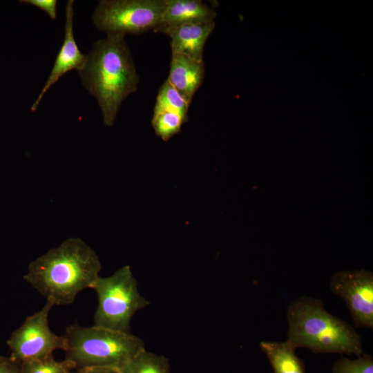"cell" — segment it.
I'll return each instance as SVG.
<instances>
[{
	"instance_id": "cell-21",
	"label": "cell",
	"mask_w": 373,
	"mask_h": 373,
	"mask_svg": "<svg viewBox=\"0 0 373 373\" xmlns=\"http://www.w3.org/2000/svg\"><path fill=\"white\" fill-rule=\"evenodd\" d=\"M77 373H122V370L115 367H89L77 370Z\"/></svg>"
},
{
	"instance_id": "cell-7",
	"label": "cell",
	"mask_w": 373,
	"mask_h": 373,
	"mask_svg": "<svg viewBox=\"0 0 373 373\" xmlns=\"http://www.w3.org/2000/svg\"><path fill=\"white\" fill-rule=\"evenodd\" d=\"M53 306L46 300L41 309L28 316L12 333L7 345L12 358L22 362L52 355L56 350H64V336L56 335L48 324L49 313Z\"/></svg>"
},
{
	"instance_id": "cell-6",
	"label": "cell",
	"mask_w": 373,
	"mask_h": 373,
	"mask_svg": "<svg viewBox=\"0 0 373 373\" xmlns=\"http://www.w3.org/2000/svg\"><path fill=\"white\" fill-rule=\"evenodd\" d=\"M165 0H101L92 21L106 35H141L157 27Z\"/></svg>"
},
{
	"instance_id": "cell-20",
	"label": "cell",
	"mask_w": 373,
	"mask_h": 373,
	"mask_svg": "<svg viewBox=\"0 0 373 373\" xmlns=\"http://www.w3.org/2000/svg\"><path fill=\"white\" fill-rule=\"evenodd\" d=\"M0 373H21V362L10 356H0Z\"/></svg>"
},
{
	"instance_id": "cell-22",
	"label": "cell",
	"mask_w": 373,
	"mask_h": 373,
	"mask_svg": "<svg viewBox=\"0 0 373 373\" xmlns=\"http://www.w3.org/2000/svg\"><path fill=\"white\" fill-rule=\"evenodd\" d=\"M70 373H73V372H71ZM75 373H77V372H75Z\"/></svg>"
},
{
	"instance_id": "cell-3",
	"label": "cell",
	"mask_w": 373,
	"mask_h": 373,
	"mask_svg": "<svg viewBox=\"0 0 373 373\" xmlns=\"http://www.w3.org/2000/svg\"><path fill=\"white\" fill-rule=\"evenodd\" d=\"M287 319V340L295 349L357 356L363 353L361 336L344 320L325 310L320 299L306 296L298 298L288 306Z\"/></svg>"
},
{
	"instance_id": "cell-16",
	"label": "cell",
	"mask_w": 373,
	"mask_h": 373,
	"mask_svg": "<svg viewBox=\"0 0 373 373\" xmlns=\"http://www.w3.org/2000/svg\"><path fill=\"white\" fill-rule=\"evenodd\" d=\"M21 373H70L73 363L66 359L57 361L52 354L21 362Z\"/></svg>"
},
{
	"instance_id": "cell-12",
	"label": "cell",
	"mask_w": 373,
	"mask_h": 373,
	"mask_svg": "<svg viewBox=\"0 0 373 373\" xmlns=\"http://www.w3.org/2000/svg\"><path fill=\"white\" fill-rule=\"evenodd\" d=\"M165 3L155 32L183 23L213 21L216 17V12L200 0H165Z\"/></svg>"
},
{
	"instance_id": "cell-14",
	"label": "cell",
	"mask_w": 373,
	"mask_h": 373,
	"mask_svg": "<svg viewBox=\"0 0 373 373\" xmlns=\"http://www.w3.org/2000/svg\"><path fill=\"white\" fill-rule=\"evenodd\" d=\"M189 104L166 79L159 89L153 115L172 112L180 115L186 122Z\"/></svg>"
},
{
	"instance_id": "cell-5",
	"label": "cell",
	"mask_w": 373,
	"mask_h": 373,
	"mask_svg": "<svg viewBox=\"0 0 373 373\" xmlns=\"http://www.w3.org/2000/svg\"><path fill=\"white\" fill-rule=\"evenodd\" d=\"M91 289L95 290L98 300L93 316L95 326L130 332L133 315L150 303L140 294L137 282L128 265L123 266L109 276H99Z\"/></svg>"
},
{
	"instance_id": "cell-2",
	"label": "cell",
	"mask_w": 373,
	"mask_h": 373,
	"mask_svg": "<svg viewBox=\"0 0 373 373\" xmlns=\"http://www.w3.org/2000/svg\"><path fill=\"white\" fill-rule=\"evenodd\" d=\"M123 35H106L93 44L79 74L94 96L105 125H113L123 101L137 90L140 82L129 47Z\"/></svg>"
},
{
	"instance_id": "cell-9",
	"label": "cell",
	"mask_w": 373,
	"mask_h": 373,
	"mask_svg": "<svg viewBox=\"0 0 373 373\" xmlns=\"http://www.w3.org/2000/svg\"><path fill=\"white\" fill-rule=\"evenodd\" d=\"M73 4L74 1L73 0L67 1L66 6L64 39L55 58L50 75L30 108L32 112L37 110L43 97L53 84L68 72L75 69L78 71L81 70L86 61L87 55H84L80 51L74 37Z\"/></svg>"
},
{
	"instance_id": "cell-17",
	"label": "cell",
	"mask_w": 373,
	"mask_h": 373,
	"mask_svg": "<svg viewBox=\"0 0 373 373\" xmlns=\"http://www.w3.org/2000/svg\"><path fill=\"white\" fill-rule=\"evenodd\" d=\"M186 121L180 115L172 112H162L153 115L151 125L155 135L164 142H167L181 131Z\"/></svg>"
},
{
	"instance_id": "cell-15",
	"label": "cell",
	"mask_w": 373,
	"mask_h": 373,
	"mask_svg": "<svg viewBox=\"0 0 373 373\" xmlns=\"http://www.w3.org/2000/svg\"><path fill=\"white\" fill-rule=\"evenodd\" d=\"M122 373H171L168 358L145 350L128 361L122 368Z\"/></svg>"
},
{
	"instance_id": "cell-19",
	"label": "cell",
	"mask_w": 373,
	"mask_h": 373,
	"mask_svg": "<svg viewBox=\"0 0 373 373\" xmlns=\"http://www.w3.org/2000/svg\"><path fill=\"white\" fill-rule=\"evenodd\" d=\"M20 3L32 5L46 12L50 19H56L57 4L56 0H22Z\"/></svg>"
},
{
	"instance_id": "cell-4",
	"label": "cell",
	"mask_w": 373,
	"mask_h": 373,
	"mask_svg": "<svg viewBox=\"0 0 373 373\" xmlns=\"http://www.w3.org/2000/svg\"><path fill=\"white\" fill-rule=\"evenodd\" d=\"M66 359L75 370L110 366L122 368L145 350V343L130 332L93 325H68L64 335Z\"/></svg>"
},
{
	"instance_id": "cell-10",
	"label": "cell",
	"mask_w": 373,
	"mask_h": 373,
	"mask_svg": "<svg viewBox=\"0 0 373 373\" xmlns=\"http://www.w3.org/2000/svg\"><path fill=\"white\" fill-rule=\"evenodd\" d=\"M215 25L214 21L183 23L164 28L160 32L171 39V53L204 61V45Z\"/></svg>"
},
{
	"instance_id": "cell-13",
	"label": "cell",
	"mask_w": 373,
	"mask_h": 373,
	"mask_svg": "<svg viewBox=\"0 0 373 373\" xmlns=\"http://www.w3.org/2000/svg\"><path fill=\"white\" fill-rule=\"evenodd\" d=\"M259 345L274 373H305L303 361L296 355V349L287 340L283 342L264 341Z\"/></svg>"
},
{
	"instance_id": "cell-8",
	"label": "cell",
	"mask_w": 373,
	"mask_h": 373,
	"mask_svg": "<svg viewBox=\"0 0 373 373\" xmlns=\"http://www.w3.org/2000/svg\"><path fill=\"white\" fill-rule=\"evenodd\" d=\"M332 293L346 303L356 327L373 329V274L361 269L336 272L329 283Z\"/></svg>"
},
{
	"instance_id": "cell-18",
	"label": "cell",
	"mask_w": 373,
	"mask_h": 373,
	"mask_svg": "<svg viewBox=\"0 0 373 373\" xmlns=\"http://www.w3.org/2000/svg\"><path fill=\"white\" fill-rule=\"evenodd\" d=\"M332 373H373L372 357L367 353L354 360L341 356L334 362Z\"/></svg>"
},
{
	"instance_id": "cell-1",
	"label": "cell",
	"mask_w": 373,
	"mask_h": 373,
	"mask_svg": "<svg viewBox=\"0 0 373 373\" xmlns=\"http://www.w3.org/2000/svg\"><path fill=\"white\" fill-rule=\"evenodd\" d=\"M101 268L94 250L81 238L72 237L32 261L23 279L54 306L66 305L92 288Z\"/></svg>"
},
{
	"instance_id": "cell-11",
	"label": "cell",
	"mask_w": 373,
	"mask_h": 373,
	"mask_svg": "<svg viewBox=\"0 0 373 373\" xmlns=\"http://www.w3.org/2000/svg\"><path fill=\"white\" fill-rule=\"evenodd\" d=\"M204 77V61L171 53L169 82L190 104Z\"/></svg>"
}]
</instances>
